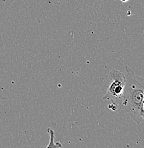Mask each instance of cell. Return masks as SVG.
Listing matches in <instances>:
<instances>
[{"instance_id":"2","label":"cell","mask_w":144,"mask_h":148,"mask_svg":"<svg viewBox=\"0 0 144 148\" xmlns=\"http://www.w3.org/2000/svg\"><path fill=\"white\" fill-rule=\"evenodd\" d=\"M109 78L112 80L107 91L103 96V100H111L119 106L122 101L123 90L125 83L124 73L119 70L113 69L109 73Z\"/></svg>"},{"instance_id":"4","label":"cell","mask_w":144,"mask_h":148,"mask_svg":"<svg viewBox=\"0 0 144 148\" xmlns=\"http://www.w3.org/2000/svg\"><path fill=\"white\" fill-rule=\"evenodd\" d=\"M140 116L141 117V118L144 120V94H143V100H142L141 103V106H140Z\"/></svg>"},{"instance_id":"5","label":"cell","mask_w":144,"mask_h":148,"mask_svg":"<svg viewBox=\"0 0 144 148\" xmlns=\"http://www.w3.org/2000/svg\"><path fill=\"white\" fill-rule=\"evenodd\" d=\"M108 108L111 109V110H112L113 111H115L117 110L118 108V105L116 104V103L111 102V103H110V104L108 105Z\"/></svg>"},{"instance_id":"6","label":"cell","mask_w":144,"mask_h":148,"mask_svg":"<svg viewBox=\"0 0 144 148\" xmlns=\"http://www.w3.org/2000/svg\"><path fill=\"white\" fill-rule=\"evenodd\" d=\"M120 1H121L122 2H127V1H128L129 0H120Z\"/></svg>"},{"instance_id":"1","label":"cell","mask_w":144,"mask_h":148,"mask_svg":"<svg viewBox=\"0 0 144 148\" xmlns=\"http://www.w3.org/2000/svg\"><path fill=\"white\" fill-rule=\"evenodd\" d=\"M124 75L125 83L118 108L128 112L135 123L139 125L143 121L139 112L144 94V78L137 76L128 66L125 67Z\"/></svg>"},{"instance_id":"3","label":"cell","mask_w":144,"mask_h":148,"mask_svg":"<svg viewBox=\"0 0 144 148\" xmlns=\"http://www.w3.org/2000/svg\"><path fill=\"white\" fill-rule=\"evenodd\" d=\"M48 133L49 134V136H50V141H49V144L47 146V148L49 147H61L62 145L60 143H58V144L54 143V138H55V132H54L53 130L51 128L47 129Z\"/></svg>"}]
</instances>
